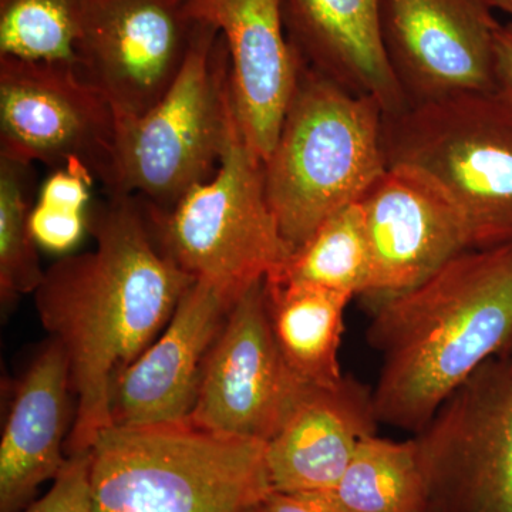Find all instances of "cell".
<instances>
[{"label": "cell", "mask_w": 512, "mask_h": 512, "mask_svg": "<svg viewBox=\"0 0 512 512\" xmlns=\"http://www.w3.org/2000/svg\"><path fill=\"white\" fill-rule=\"evenodd\" d=\"M72 384L67 357L50 340L30 363L13 399L0 444V512H18L66 464Z\"/></svg>", "instance_id": "18"}, {"label": "cell", "mask_w": 512, "mask_h": 512, "mask_svg": "<svg viewBox=\"0 0 512 512\" xmlns=\"http://www.w3.org/2000/svg\"><path fill=\"white\" fill-rule=\"evenodd\" d=\"M84 13L86 0H0V57L77 67Z\"/></svg>", "instance_id": "22"}, {"label": "cell", "mask_w": 512, "mask_h": 512, "mask_svg": "<svg viewBox=\"0 0 512 512\" xmlns=\"http://www.w3.org/2000/svg\"><path fill=\"white\" fill-rule=\"evenodd\" d=\"M117 120L72 64L0 57V157L49 167L82 164L110 183Z\"/></svg>", "instance_id": "9"}, {"label": "cell", "mask_w": 512, "mask_h": 512, "mask_svg": "<svg viewBox=\"0 0 512 512\" xmlns=\"http://www.w3.org/2000/svg\"><path fill=\"white\" fill-rule=\"evenodd\" d=\"M495 9L503 10L512 18V0H490Z\"/></svg>", "instance_id": "29"}, {"label": "cell", "mask_w": 512, "mask_h": 512, "mask_svg": "<svg viewBox=\"0 0 512 512\" xmlns=\"http://www.w3.org/2000/svg\"><path fill=\"white\" fill-rule=\"evenodd\" d=\"M247 512H261V510H259V507H256V508H252V510H249Z\"/></svg>", "instance_id": "30"}, {"label": "cell", "mask_w": 512, "mask_h": 512, "mask_svg": "<svg viewBox=\"0 0 512 512\" xmlns=\"http://www.w3.org/2000/svg\"><path fill=\"white\" fill-rule=\"evenodd\" d=\"M192 20L224 37L231 60L235 116L245 141L265 161L274 150L301 59L286 33L282 0H185Z\"/></svg>", "instance_id": "14"}, {"label": "cell", "mask_w": 512, "mask_h": 512, "mask_svg": "<svg viewBox=\"0 0 512 512\" xmlns=\"http://www.w3.org/2000/svg\"><path fill=\"white\" fill-rule=\"evenodd\" d=\"M261 512H348L328 493L272 491L259 505Z\"/></svg>", "instance_id": "27"}, {"label": "cell", "mask_w": 512, "mask_h": 512, "mask_svg": "<svg viewBox=\"0 0 512 512\" xmlns=\"http://www.w3.org/2000/svg\"><path fill=\"white\" fill-rule=\"evenodd\" d=\"M495 76L497 92L503 94L512 106V20L498 30Z\"/></svg>", "instance_id": "28"}, {"label": "cell", "mask_w": 512, "mask_h": 512, "mask_svg": "<svg viewBox=\"0 0 512 512\" xmlns=\"http://www.w3.org/2000/svg\"><path fill=\"white\" fill-rule=\"evenodd\" d=\"M387 163L429 175L454 202L471 248L512 242V106L470 93L384 116Z\"/></svg>", "instance_id": "6"}, {"label": "cell", "mask_w": 512, "mask_h": 512, "mask_svg": "<svg viewBox=\"0 0 512 512\" xmlns=\"http://www.w3.org/2000/svg\"><path fill=\"white\" fill-rule=\"evenodd\" d=\"M87 227L96 248L47 268L35 291L40 322L69 362L76 397L69 456L90 451L113 426L117 383L195 281L165 255L138 198L110 195Z\"/></svg>", "instance_id": "1"}, {"label": "cell", "mask_w": 512, "mask_h": 512, "mask_svg": "<svg viewBox=\"0 0 512 512\" xmlns=\"http://www.w3.org/2000/svg\"><path fill=\"white\" fill-rule=\"evenodd\" d=\"M328 494L348 512H426L430 490L416 440L367 436Z\"/></svg>", "instance_id": "20"}, {"label": "cell", "mask_w": 512, "mask_h": 512, "mask_svg": "<svg viewBox=\"0 0 512 512\" xmlns=\"http://www.w3.org/2000/svg\"><path fill=\"white\" fill-rule=\"evenodd\" d=\"M269 318L285 362L303 383L335 386L342 382L339 352L345 330L343 293L266 281Z\"/></svg>", "instance_id": "19"}, {"label": "cell", "mask_w": 512, "mask_h": 512, "mask_svg": "<svg viewBox=\"0 0 512 512\" xmlns=\"http://www.w3.org/2000/svg\"><path fill=\"white\" fill-rule=\"evenodd\" d=\"M90 457L94 512H247L274 491L264 441L190 420L111 426Z\"/></svg>", "instance_id": "4"}, {"label": "cell", "mask_w": 512, "mask_h": 512, "mask_svg": "<svg viewBox=\"0 0 512 512\" xmlns=\"http://www.w3.org/2000/svg\"><path fill=\"white\" fill-rule=\"evenodd\" d=\"M289 42L312 69L380 104L384 116L409 107L379 33V0H282Z\"/></svg>", "instance_id": "17"}, {"label": "cell", "mask_w": 512, "mask_h": 512, "mask_svg": "<svg viewBox=\"0 0 512 512\" xmlns=\"http://www.w3.org/2000/svg\"><path fill=\"white\" fill-rule=\"evenodd\" d=\"M194 26L185 0H86L77 70L110 104L117 126L163 99Z\"/></svg>", "instance_id": "12"}, {"label": "cell", "mask_w": 512, "mask_h": 512, "mask_svg": "<svg viewBox=\"0 0 512 512\" xmlns=\"http://www.w3.org/2000/svg\"><path fill=\"white\" fill-rule=\"evenodd\" d=\"M143 205L165 255L235 301L292 254L266 198L264 161L245 141L237 116L210 180L194 185L170 210Z\"/></svg>", "instance_id": "7"}, {"label": "cell", "mask_w": 512, "mask_h": 512, "mask_svg": "<svg viewBox=\"0 0 512 512\" xmlns=\"http://www.w3.org/2000/svg\"><path fill=\"white\" fill-rule=\"evenodd\" d=\"M93 180V175L82 164L72 163L59 168L43 184L39 204L63 210L84 211Z\"/></svg>", "instance_id": "26"}, {"label": "cell", "mask_w": 512, "mask_h": 512, "mask_svg": "<svg viewBox=\"0 0 512 512\" xmlns=\"http://www.w3.org/2000/svg\"><path fill=\"white\" fill-rule=\"evenodd\" d=\"M377 426L372 390L352 377H343L335 386L306 387L266 443L272 488L281 493H328Z\"/></svg>", "instance_id": "16"}, {"label": "cell", "mask_w": 512, "mask_h": 512, "mask_svg": "<svg viewBox=\"0 0 512 512\" xmlns=\"http://www.w3.org/2000/svg\"><path fill=\"white\" fill-rule=\"evenodd\" d=\"M426 512H439V511H437L436 508L430 507L429 510H427Z\"/></svg>", "instance_id": "31"}, {"label": "cell", "mask_w": 512, "mask_h": 512, "mask_svg": "<svg viewBox=\"0 0 512 512\" xmlns=\"http://www.w3.org/2000/svg\"><path fill=\"white\" fill-rule=\"evenodd\" d=\"M362 202L370 303L409 291L470 249L466 225L443 188L409 165H389Z\"/></svg>", "instance_id": "13"}, {"label": "cell", "mask_w": 512, "mask_h": 512, "mask_svg": "<svg viewBox=\"0 0 512 512\" xmlns=\"http://www.w3.org/2000/svg\"><path fill=\"white\" fill-rule=\"evenodd\" d=\"M235 299L195 279L183 293L163 335L117 383L113 426H153L188 420L202 367Z\"/></svg>", "instance_id": "15"}, {"label": "cell", "mask_w": 512, "mask_h": 512, "mask_svg": "<svg viewBox=\"0 0 512 512\" xmlns=\"http://www.w3.org/2000/svg\"><path fill=\"white\" fill-rule=\"evenodd\" d=\"M369 269L365 212L359 201L323 222L266 281L315 286L355 298L365 292Z\"/></svg>", "instance_id": "21"}, {"label": "cell", "mask_w": 512, "mask_h": 512, "mask_svg": "<svg viewBox=\"0 0 512 512\" xmlns=\"http://www.w3.org/2000/svg\"><path fill=\"white\" fill-rule=\"evenodd\" d=\"M309 386L292 372L276 342L264 279L229 309L202 367L188 420L214 433L268 443Z\"/></svg>", "instance_id": "10"}, {"label": "cell", "mask_w": 512, "mask_h": 512, "mask_svg": "<svg viewBox=\"0 0 512 512\" xmlns=\"http://www.w3.org/2000/svg\"><path fill=\"white\" fill-rule=\"evenodd\" d=\"M490 0H379L384 55L409 106L497 90Z\"/></svg>", "instance_id": "11"}, {"label": "cell", "mask_w": 512, "mask_h": 512, "mask_svg": "<svg viewBox=\"0 0 512 512\" xmlns=\"http://www.w3.org/2000/svg\"><path fill=\"white\" fill-rule=\"evenodd\" d=\"M373 306L377 421L417 434L468 377L512 350V242L466 249Z\"/></svg>", "instance_id": "2"}, {"label": "cell", "mask_w": 512, "mask_h": 512, "mask_svg": "<svg viewBox=\"0 0 512 512\" xmlns=\"http://www.w3.org/2000/svg\"><path fill=\"white\" fill-rule=\"evenodd\" d=\"M387 168L380 104L301 60L274 150L264 161L266 198L291 251L362 200Z\"/></svg>", "instance_id": "3"}, {"label": "cell", "mask_w": 512, "mask_h": 512, "mask_svg": "<svg viewBox=\"0 0 512 512\" xmlns=\"http://www.w3.org/2000/svg\"><path fill=\"white\" fill-rule=\"evenodd\" d=\"M508 355H510V357H511V359H512V350H511V352H510V353H508Z\"/></svg>", "instance_id": "32"}, {"label": "cell", "mask_w": 512, "mask_h": 512, "mask_svg": "<svg viewBox=\"0 0 512 512\" xmlns=\"http://www.w3.org/2000/svg\"><path fill=\"white\" fill-rule=\"evenodd\" d=\"M86 225L84 211L63 210L39 202L30 211V232L36 244L47 251L66 252L76 247Z\"/></svg>", "instance_id": "25"}, {"label": "cell", "mask_w": 512, "mask_h": 512, "mask_svg": "<svg viewBox=\"0 0 512 512\" xmlns=\"http://www.w3.org/2000/svg\"><path fill=\"white\" fill-rule=\"evenodd\" d=\"M29 165L0 157V296L10 302L35 292L45 271L29 227L26 200Z\"/></svg>", "instance_id": "23"}, {"label": "cell", "mask_w": 512, "mask_h": 512, "mask_svg": "<svg viewBox=\"0 0 512 512\" xmlns=\"http://www.w3.org/2000/svg\"><path fill=\"white\" fill-rule=\"evenodd\" d=\"M439 512H512V359L494 357L414 437Z\"/></svg>", "instance_id": "8"}, {"label": "cell", "mask_w": 512, "mask_h": 512, "mask_svg": "<svg viewBox=\"0 0 512 512\" xmlns=\"http://www.w3.org/2000/svg\"><path fill=\"white\" fill-rule=\"evenodd\" d=\"M234 120L228 47L215 26L195 20L190 52L163 99L117 126L107 192L170 210L215 174Z\"/></svg>", "instance_id": "5"}, {"label": "cell", "mask_w": 512, "mask_h": 512, "mask_svg": "<svg viewBox=\"0 0 512 512\" xmlns=\"http://www.w3.org/2000/svg\"><path fill=\"white\" fill-rule=\"evenodd\" d=\"M90 451L67 457L52 488L25 512H94Z\"/></svg>", "instance_id": "24"}]
</instances>
